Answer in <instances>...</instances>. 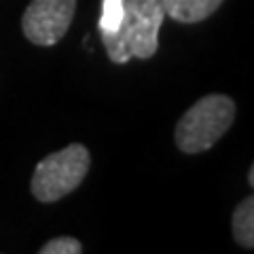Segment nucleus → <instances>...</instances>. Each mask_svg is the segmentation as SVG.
I'll list each match as a JSON object with an SVG mask.
<instances>
[{"label":"nucleus","instance_id":"2","mask_svg":"<svg viewBox=\"0 0 254 254\" xmlns=\"http://www.w3.org/2000/svg\"><path fill=\"white\" fill-rule=\"evenodd\" d=\"M235 102L229 95H203L178 119L174 140L178 150L187 155H199L210 150L229 131L235 121Z\"/></svg>","mask_w":254,"mask_h":254},{"label":"nucleus","instance_id":"1","mask_svg":"<svg viewBox=\"0 0 254 254\" xmlns=\"http://www.w3.org/2000/svg\"><path fill=\"white\" fill-rule=\"evenodd\" d=\"M121 21L113 32H100L106 55L113 64L150 60L159 49V32L165 11L161 0H121Z\"/></svg>","mask_w":254,"mask_h":254},{"label":"nucleus","instance_id":"6","mask_svg":"<svg viewBox=\"0 0 254 254\" xmlns=\"http://www.w3.org/2000/svg\"><path fill=\"white\" fill-rule=\"evenodd\" d=\"M233 240L242 248H254V197L248 195L233 210Z\"/></svg>","mask_w":254,"mask_h":254},{"label":"nucleus","instance_id":"4","mask_svg":"<svg viewBox=\"0 0 254 254\" xmlns=\"http://www.w3.org/2000/svg\"><path fill=\"white\" fill-rule=\"evenodd\" d=\"M76 0H32L21 17V32L32 45H58L72 26Z\"/></svg>","mask_w":254,"mask_h":254},{"label":"nucleus","instance_id":"3","mask_svg":"<svg viewBox=\"0 0 254 254\" xmlns=\"http://www.w3.org/2000/svg\"><path fill=\"white\" fill-rule=\"evenodd\" d=\"M91 153L81 142H72L58 153L47 155L32 174L30 190L36 201L55 203L81 187L89 174Z\"/></svg>","mask_w":254,"mask_h":254},{"label":"nucleus","instance_id":"7","mask_svg":"<svg viewBox=\"0 0 254 254\" xmlns=\"http://www.w3.org/2000/svg\"><path fill=\"white\" fill-rule=\"evenodd\" d=\"M123 2L121 0H102V15L98 21L100 32H113L121 21Z\"/></svg>","mask_w":254,"mask_h":254},{"label":"nucleus","instance_id":"9","mask_svg":"<svg viewBox=\"0 0 254 254\" xmlns=\"http://www.w3.org/2000/svg\"><path fill=\"white\" fill-rule=\"evenodd\" d=\"M248 185L250 187L254 185V168H252V165H250V172H248Z\"/></svg>","mask_w":254,"mask_h":254},{"label":"nucleus","instance_id":"5","mask_svg":"<svg viewBox=\"0 0 254 254\" xmlns=\"http://www.w3.org/2000/svg\"><path fill=\"white\" fill-rule=\"evenodd\" d=\"M225 0H161L165 15H170L174 21L185 23H199L214 15Z\"/></svg>","mask_w":254,"mask_h":254},{"label":"nucleus","instance_id":"8","mask_svg":"<svg viewBox=\"0 0 254 254\" xmlns=\"http://www.w3.org/2000/svg\"><path fill=\"white\" fill-rule=\"evenodd\" d=\"M41 254H81L83 252V244L74 240V237H55V240H49L47 244L41 246Z\"/></svg>","mask_w":254,"mask_h":254}]
</instances>
